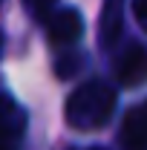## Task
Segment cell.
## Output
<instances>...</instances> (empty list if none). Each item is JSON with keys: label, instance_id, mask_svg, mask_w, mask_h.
<instances>
[{"label": "cell", "instance_id": "cell-1", "mask_svg": "<svg viewBox=\"0 0 147 150\" xmlns=\"http://www.w3.org/2000/svg\"><path fill=\"white\" fill-rule=\"evenodd\" d=\"M118 95L107 81H87L66 98V124L75 130H98L110 121Z\"/></svg>", "mask_w": 147, "mask_h": 150}, {"label": "cell", "instance_id": "cell-2", "mask_svg": "<svg viewBox=\"0 0 147 150\" xmlns=\"http://www.w3.org/2000/svg\"><path fill=\"white\" fill-rule=\"evenodd\" d=\"M46 35L52 43H72L84 32V18L78 9H58L46 15Z\"/></svg>", "mask_w": 147, "mask_h": 150}, {"label": "cell", "instance_id": "cell-3", "mask_svg": "<svg viewBox=\"0 0 147 150\" xmlns=\"http://www.w3.org/2000/svg\"><path fill=\"white\" fill-rule=\"evenodd\" d=\"M115 81L121 87H139L141 81H147V46L133 43L115 61Z\"/></svg>", "mask_w": 147, "mask_h": 150}, {"label": "cell", "instance_id": "cell-4", "mask_svg": "<svg viewBox=\"0 0 147 150\" xmlns=\"http://www.w3.org/2000/svg\"><path fill=\"white\" fill-rule=\"evenodd\" d=\"M121 144L124 150H147V101L127 112L121 124Z\"/></svg>", "mask_w": 147, "mask_h": 150}, {"label": "cell", "instance_id": "cell-5", "mask_svg": "<svg viewBox=\"0 0 147 150\" xmlns=\"http://www.w3.org/2000/svg\"><path fill=\"white\" fill-rule=\"evenodd\" d=\"M118 29H121L118 0H107V9H104V18H101V38H104V43H115Z\"/></svg>", "mask_w": 147, "mask_h": 150}, {"label": "cell", "instance_id": "cell-6", "mask_svg": "<svg viewBox=\"0 0 147 150\" xmlns=\"http://www.w3.org/2000/svg\"><path fill=\"white\" fill-rule=\"evenodd\" d=\"M23 139V118L0 124V150H18Z\"/></svg>", "mask_w": 147, "mask_h": 150}, {"label": "cell", "instance_id": "cell-7", "mask_svg": "<svg viewBox=\"0 0 147 150\" xmlns=\"http://www.w3.org/2000/svg\"><path fill=\"white\" fill-rule=\"evenodd\" d=\"M18 118H23V112L18 110V104L6 93H0V124H9V121H18Z\"/></svg>", "mask_w": 147, "mask_h": 150}, {"label": "cell", "instance_id": "cell-8", "mask_svg": "<svg viewBox=\"0 0 147 150\" xmlns=\"http://www.w3.org/2000/svg\"><path fill=\"white\" fill-rule=\"evenodd\" d=\"M23 6L35 15V18H46L49 12H52V6H55V0H23Z\"/></svg>", "mask_w": 147, "mask_h": 150}, {"label": "cell", "instance_id": "cell-9", "mask_svg": "<svg viewBox=\"0 0 147 150\" xmlns=\"http://www.w3.org/2000/svg\"><path fill=\"white\" fill-rule=\"evenodd\" d=\"M133 15L139 20V26L147 32V0H133Z\"/></svg>", "mask_w": 147, "mask_h": 150}, {"label": "cell", "instance_id": "cell-10", "mask_svg": "<svg viewBox=\"0 0 147 150\" xmlns=\"http://www.w3.org/2000/svg\"><path fill=\"white\" fill-rule=\"evenodd\" d=\"M75 67H81V64H78V58H61V64H58V72L64 75V78H69Z\"/></svg>", "mask_w": 147, "mask_h": 150}, {"label": "cell", "instance_id": "cell-11", "mask_svg": "<svg viewBox=\"0 0 147 150\" xmlns=\"http://www.w3.org/2000/svg\"><path fill=\"white\" fill-rule=\"evenodd\" d=\"M0 55H3V32H0Z\"/></svg>", "mask_w": 147, "mask_h": 150}, {"label": "cell", "instance_id": "cell-12", "mask_svg": "<svg viewBox=\"0 0 147 150\" xmlns=\"http://www.w3.org/2000/svg\"><path fill=\"white\" fill-rule=\"evenodd\" d=\"M90 150H101V147H90Z\"/></svg>", "mask_w": 147, "mask_h": 150}]
</instances>
